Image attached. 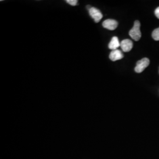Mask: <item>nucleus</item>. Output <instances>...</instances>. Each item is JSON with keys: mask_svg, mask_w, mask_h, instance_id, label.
Wrapping results in <instances>:
<instances>
[{"mask_svg": "<svg viewBox=\"0 0 159 159\" xmlns=\"http://www.w3.org/2000/svg\"><path fill=\"white\" fill-rule=\"evenodd\" d=\"M129 35L135 41H139L140 39L142 33L140 31V23L139 21L136 20L134 21L133 27L129 31Z\"/></svg>", "mask_w": 159, "mask_h": 159, "instance_id": "1", "label": "nucleus"}, {"mask_svg": "<svg viewBox=\"0 0 159 159\" xmlns=\"http://www.w3.org/2000/svg\"><path fill=\"white\" fill-rule=\"evenodd\" d=\"M149 64V59L148 58H143L137 62L136 66L134 68V70L137 73H140L145 70V68L148 67Z\"/></svg>", "mask_w": 159, "mask_h": 159, "instance_id": "2", "label": "nucleus"}, {"mask_svg": "<svg viewBox=\"0 0 159 159\" xmlns=\"http://www.w3.org/2000/svg\"><path fill=\"white\" fill-rule=\"evenodd\" d=\"M89 14L90 17L94 20L96 23H98L102 19V12L96 7H91V9L89 10Z\"/></svg>", "mask_w": 159, "mask_h": 159, "instance_id": "3", "label": "nucleus"}, {"mask_svg": "<svg viewBox=\"0 0 159 159\" xmlns=\"http://www.w3.org/2000/svg\"><path fill=\"white\" fill-rule=\"evenodd\" d=\"M102 26L105 29L113 31L117 29L118 26V23L116 20L113 19H108L103 21Z\"/></svg>", "mask_w": 159, "mask_h": 159, "instance_id": "4", "label": "nucleus"}, {"mask_svg": "<svg viewBox=\"0 0 159 159\" xmlns=\"http://www.w3.org/2000/svg\"><path fill=\"white\" fill-rule=\"evenodd\" d=\"M123 54L122 52L119 50H112L110 54L109 58L110 59L113 61H116L117 60H119L123 58Z\"/></svg>", "mask_w": 159, "mask_h": 159, "instance_id": "5", "label": "nucleus"}, {"mask_svg": "<svg viewBox=\"0 0 159 159\" xmlns=\"http://www.w3.org/2000/svg\"><path fill=\"white\" fill-rule=\"evenodd\" d=\"M133 42L129 39L123 40L120 43V47L124 52H129L131 51L133 48Z\"/></svg>", "mask_w": 159, "mask_h": 159, "instance_id": "6", "label": "nucleus"}, {"mask_svg": "<svg viewBox=\"0 0 159 159\" xmlns=\"http://www.w3.org/2000/svg\"><path fill=\"white\" fill-rule=\"evenodd\" d=\"M120 46V43L118 38L117 37H113L108 44V48L110 50H117V48L119 47Z\"/></svg>", "mask_w": 159, "mask_h": 159, "instance_id": "7", "label": "nucleus"}, {"mask_svg": "<svg viewBox=\"0 0 159 159\" xmlns=\"http://www.w3.org/2000/svg\"><path fill=\"white\" fill-rule=\"evenodd\" d=\"M152 37L156 41H159V27L155 29L152 33Z\"/></svg>", "mask_w": 159, "mask_h": 159, "instance_id": "8", "label": "nucleus"}, {"mask_svg": "<svg viewBox=\"0 0 159 159\" xmlns=\"http://www.w3.org/2000/svg\"><path fill=\"white\" fill-rule=\"evenodd\" d=\"M66 2L71 6H75L77 5L78 1H77V0H67Z\"/></svg>", "mask_w": 159, "mask_h": 159, "instance_id": "9", "label": "nucleus"}, {"mask_svg": "<svg viewBox=\"0 0 159 159\" xmlns=\"http://www.w3.org/2000/svg\"><path fill=\"white\" fill-rule=\"evenodd\" d=\"M154 14H155V16H156V17L159 19V7L156 9V10L154 11Z\"/></svg>", "mask_w": 159, "mask_h": 159, "instance_id": "10", "label": "nucleus"}]
</instances>
